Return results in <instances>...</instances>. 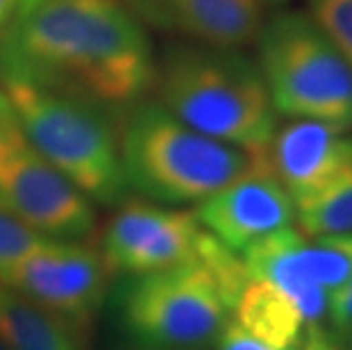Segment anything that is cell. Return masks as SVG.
<instances>
[{
	"label": "cell",
	"instance_id": "cell-17",
	"mask_svg": "<svg viewBox=\"0 0 352 350\" xmlns=\"http://www.w3.org/2000/svg\"><path fill=\"white\" fill-rule=\"evenodd\" d=\"M307 14L352 66V0H307Z\"/></svg>",
	"mask_w": 352,
	"mask_h": 350
},
{
	"label": "cell",
	"instance_id": "cell-7",
	"mask_svg": "<svg viewBox=\"0 0 352 350\" xmlns=\"http://www.w3.org/2000/svg\"><path fill=\"white\" fill-rule=\"evenodd\" d=\"M0 214L55 241H87L96 205L28 144L0 91Z\"/></svg>",
	"mask_w": 352,
	"mask_h": 350
},
{
	"label": "cell",
	"instance_id": "cell-21",
	"mask_svg": "<svg viewBox=\"0 0 352 350\" xmlns=\"http://www.w3.org/2000/svg\"><path fill=\"white\" fill-rule=\"evenodd\" d=\"M298 350H346L332 332L323 330L320 325H309L302 334V341Z\"/></svg>",
	"mask_w": 352,
	"mask_h": 350
},
{
	"label": "cell",
	"instance_id": "cell-22",
	"mask_svg": "<svg viewBox=\"0 0 352 350\" xmlns=\"http://www.w3.org/2000/svg\"><path fill=\"white\" fill-rule=\"evenodd\" d=\"M19 3H21V0H0V34H3L7 30V25L16 19Z\"/></svg>",
	"mask_w": 352,
	"mask_h": 350
},
{
	"label": "cell",
	"instance_id": "cell-12",
	"mask_svg": "<svg viewBox=\"0 0 352 350\" xmlns=\"http://www.w3.org/2000/svg\"><path fill=\"white\" fill-rule=\"evenodd\" d=\"M141 23L184 41L245 48L264 25L259 0H121Z\"/></svg>",
	"mask_w": 352,
	"mask_h": 350
},
{
	"label": "cell",
	"instance_id": "cell-5",
	"mask_svg": "<svg viewBox=\"0 0 352 350\" xmlns=\"http://www.w3.org/2000/svg\"><path fill=\"white\" fill-rule=\"evenodd\" d=\"M254 46L277 116L352 132V66L309 14L282 10L264 19Z\"/></svg>",
	"mask_w": 352,
	"mask_h": 350
},
{
	"label": "cell",
	"instance_id": "cell-20",
	"mask_svg": "<svg viewBox=\"0 0 352 350\" xmlns=\"http://www.w3.org/2000/svg\"><path fill=\"white\" fill-rule=\"evenodd\" d=\"M348 237L352 245V234ZM325 316H329V323L336 332H352V275L346 285L329 296Z\"/></svg>",
	"mask_w": 352,
	"mask_h": 350
},
{
	"label": "cell",
	"instance_id": "cell-24",
	"mask_svg": "<svg viewBox=\"0 0 352 350\" xmlns=\"http://www.w3.org/2000/svg\"><path fill=\"white\" fill-rule=\"evenodd\" d=\"M259 3L261 5H268V7H284V5H287L289 3V0H259Z\"/></svg>",
	"mask_w": 352,
	"mask_h": 350
},
{
	"label": "cell",
	"instance_id": "cell-3",
	"mask_svg": "<svg viewBox=\"0 0 352 350\" xmlns=\"http://www.w3.org/2000/svg\"><path fill=\"white\" fill-rule=\"evenodd\" d=\"M7 107L28 144L94 205L127 196L118 125L109 109L78 96L0 78Z\"/></svg>",
	"mask_w": 352,
	"mask_h": 350
},
{
	"label": "cell",
	"instance_id": "cell-23",
	"mask_svg": "<svg viewBox=\"0 0 352 350\" xmlns=\"http://www.w3.org/2000/svg\"><path fill=\"white\" fill-rule=\"evenodd\" d=\"M39 3H43V0H21V3H19V14L32 10V7H36ZM19 14H16V17H19Z\"/></svg>",
	"mask_w": 352,
	"mask_h": 350
},
{
	"label": "cell",
	"instance_id": "cell-6",
	"mask_svg": "<svg viewBox=\"0 0 352 350\" xmlns=\"http://www.w3.org/2000/svg\"><path fill=\"white\" fill-rule=\"evenodd\" d=\"M234 307L200 257L132 275L116 289L114 323L137 350H196L214 344Z\"/></svg>",
	"mask_w": 352,
	"mask_h": 350
},
{
	"label": "cell",
	"instance_id": "cell-13",
	"mask_svg": "<svg viewBox=\"0 0 352 350\" xmlns=\"http://www.w3.org/2000/svg\"><path fill=\"white\" fill-rule=\"evenodd\" d=\"M248 278L264 280L282 292L302 314L307 327L320 325L327 314L329 296L314 280L309 237L289 226L264 237L241 252Z\"/></svg>",
	"mask_w": 352,
	"mask_h": 350
},
{
	"label": "cell",
	"instance_id": "cell-15",
	"mask_svg": "<svg viewBox=\"0 0 352 350\" xmlns=\"http://www.w3.org/2000/svg\"><path fill=\"white\" fill-rule=\"evenodd\" d=\"M232 311L239 325L275 348H298L307 330L296 305L264 280L248 278Z\"/></svg>",
	"mask_w": 352,
	"mask_h": 350
},
{
	"label": "cell",
	"instance_id": "cell-10",
	"mask_svg": "<svg viewBox=\"0 0 352 350\" xmlns=\"http://www.w3.org/2000/svg\"><path fill=\"white\" fill-rule=\"evenodd\" d=\"M200 228L241 255L264 237L296 223V205L266 160L257 153L248 168L196 205Z\"/></svg>",
	"mask_w": 352,
	"mask_h": 350
},
{
	"label": "cell",
	"instance_id": "cell-19",
	"mask_svg": "<svg viewBox=\"0 0 352 350\" xmlns=\"http://www.w3.org/2000/svg\"><path fill=\"white\" fill-rule=\"evenodd\" d=\"M216 348L219 350H298V348H275L259 337H254L243 325H239L234 318H228L223 330L216 337Z\"/></svg>",
	"mask_w": 352,
	"mask_h": 350
},
{
	"label": "cell",
	"instance_id": "cell-4",
	"mask_svg": "<svg viewBox=\"0 0 352 350\" xmlns=\"http://www.w3.org/2000/svg\"><path fill=\"white\" fill-rule=\"evenodd\" d=\"M127 189L160 205H198L250 166L257 153L223 144L141 100L118 128Z\"/></svg>",
	"mask_w": 352,
	"mask_h": 350
},
{
	"label": "cell",
	"instance_id": "cell-14",
	"mask_svg": "<svg viewBox=\"0 0 352 350\" xmlns=\"http://www.w3.org/2000/svg\"><path fill=\"white\" fill-rule=\"evenodd\" d=\"M0 344L7 350H87V339L16 289L0 285Z\"/></svg>",
	"mask_w": 352,
	"mask_h": 350
},
{
	"label": "cell",
	"instance_id": "cell-8",
	"mask_svg": "<svg viewBox=\"0 0 352 350\" xmlns=\"http://www.w3.org/2000/svg\"><path fill=\"white\" fill-rule=\"evenodd\" d=\"M109 269L87 241L48 239L23 257L0 285L23 294L87 339L107 300Z\"/></svg>",
	"mask_w": 352,
	"mask_h": 350
},
{
	"label": "cell",
	"instance_id": "cell-1",
	"mask_svg": "<svg viewBox=\"0 0 352 350\" xmlns=\"http://www.w3.org/2000/svg\"><path fill=\"white\" fill-rule=\"evenodd\" d=\"M146 25L121 0H43L0 34V78L123 114L155 85Z\"/></svg>",
	"mask_w": 352,
	"mask_h": 350
},
{
	"label": "cell",
	"instance_id": "cell-11",
	"mask_svg": "<svg viewBox=\"0 0 352 350\" xmlns=\"http://www.w3.org/2000/svg\"><path fill=\"white\" fill-rule=\"evenodd\" d=\"M266 160L296 207L352 177V132L291 118L275 130Z\"/></svg>",
	"mask_w": 352,
	"mask_h": 350
},
{
	"label": "cell",
	"instance_id": "cell-16",
	"mask_svg": "<svg viewBox=\"0 0 352 350\" xmlns=\"http://www.w3.org/2000/svg\"><path fill=\"white\" fill-rule=\"evenodd\" d=\"M296 223L307 237L352 234V177L296 207Z\"/></svg>",
	"mask_w": 352,
	"mask_h": 350
},
{
	"label": "cell",
	"instance_id": "cell-9",
	"mask_svg": "<svg viewBox=\"0 0 352 350\" xmlns=\"http://www.w3.org/2000/svg\"><path fill=\"white\" fill-rule=\"evenodd\" d=\"M202 232L193 212L125 198L104 226L98 250L111 275L132 278L196 259Z\"/></svg>",
	"mask_w": 352,
	"mask_h": 350
},
{
	"label": "cell",
	"instance_id": "cell-18",
	"mask_svg": "<svg viewBox=\"0 0 352 350\" xmlns=\"http://www.w3.org/2000/svg\"><path fill=\"white\" fill-rule=\"evenodd\" d=\"M46 241H48L46 237H41L36 230L28 228L25 223L0 214V282L5 280V275L21 259L28 257L30 252L36 250Z\"/></svg>",
	"mask_w": 352,
	"mask_h": 350
},
{
	"label": "cell",
	"instance_id": "cell-2",
	"mask_svg": "<svg viewBox=\"0 0 352 350\" xmlns=\"http://www.w3.org/2000/svg\"><path fill=\"white\" fill-rule=\"evenodd\" d=\"M153 89L177 121L245 153H264L277 130L261 69L243 48L170 43L155 59Z\"/></svg>",
	"mask_w": 352,
	"mask_h": 350
},
{
	"label": "cell",
	"instance_id": "cell-25",
	"mask_svg": "<svg viewBox=\"0 0 352 350\" xmlns=\"http://www.w3.org/2000/svg\"><path fill=\"white\" fill-rule=\"evenodd\" d=\"M0 350H7V348H5V346H3V344H0Z\"/></svg>",
	"mask_w": 352,
	"mask_h": 350
}]
</instances>
